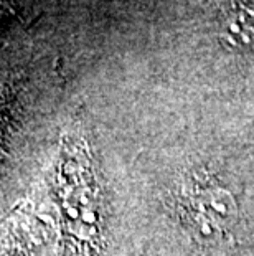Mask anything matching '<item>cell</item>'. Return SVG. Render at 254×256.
<instances>
[{"label":"cell","mask_w":254,"mask_h":256,"mask_svg":"<svg viewBox=\"0 0 254 256\" xmlns=\"http://www.w3.org/2000/svg\"><path fill=\"white\" fill-rule=\"evenodd\" d=\"M182 208L188 225L205 240L228 232L238 216L233 192L210 177H197L183 185Z\"/></svg>","instance_id":"cell-1"}]
</instances>
